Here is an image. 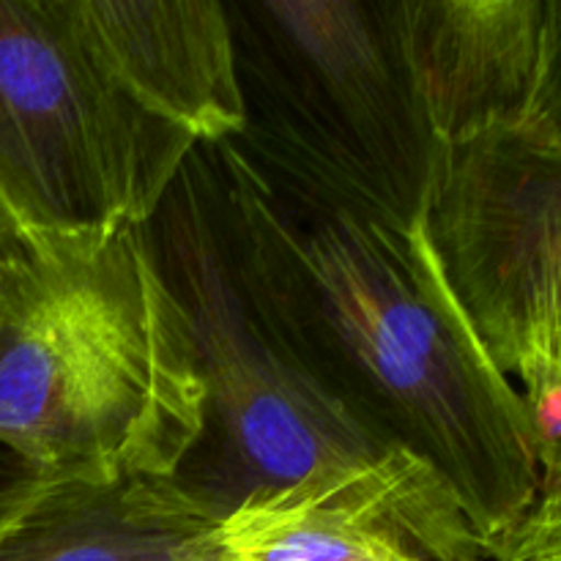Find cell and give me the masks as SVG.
<instances>
[{
	"instance_id": "1",
	"label": "cell",
	"mask_w": 561,
	"mask_h": 561,
	"mask_svg": "<svg viewBox=\"0 0 561 561\" xmlns=\"http://www.w3.org/2000/svg\"><path fill=\"white\" fill-rule=\"evenodd\" d=\"M257 310L370 436L438 477L491 546L542 485L515 383L466 318L425 219H403L241 137L201 146Z\"/></svg>"
},
{
	"instance_id": "2",
	"label": "cell",
	"mask_w": 561,
	"mask_h": 561,
	"mask_svg": "<svg viewBox=\"0 0 561 561\" xmlns=\"http://www.w3.org/2000/svg\"><path fill=\"white\" fill-rule=\"evenodd\" d=\"M142 233L190 323L206 389L203 433L173 477L192 502L225 520L247 502L301 491L373 515L427 561H488L449 488L370 436L268 327L201 146Z\"/></svg>"
},
{
	"instance_id": "3",
	"label": "cell",
	"mask_w": 561,
	"mask_h": 561,
	"mask_svg": "<svg viewBox=\"0 0 561 561\" xmlns=\"http://www.w3.org/2000/svg\"><path fill=\"white\" fill-rule=\"evenodd\" d=\"M206 389L146 233L22 244L0 263V449L33 474L173 480Z\"/></svg>"
},
{
	"instance_id": "4",
	"label": "cell",
	"mask_w": 561,
	"mask_h": 561,
	"mask_svg": "<svg viewBox=\"0 0 561 561\" xmlns=\"http://www.w3.org/2000/svg\"><path fill=\"white\" fill-rule=\"evenodd\" d=\"M244 142L383 211L425 219L447 146L403 49L398 0H230Z\"/></svg>"
},
{
	"instance_id": "5",
	"label": "cell",
	"mask_w": 561,
	"mask_h": 561,
	"mask_svg": "<svg viewBox=\"0 0 561 561\" xmlns=\"http://www.w3.org/2000/svg\"><path fill=\"white\" fill-rule=\"evenodd\" d=\"M195 148L110 75L69 0H0V219L22 244L140 228Z\"/></svg>"
},
{
	"instance_id": "6",
	"label": "cell",
	"mask_w": 561,
	"mask_h": 561,
	"mask_svg": "<svg viewBox=\"0 0 561 561\" xmlns=\"http://www.w3.org/2000/svg\"><path fill=\"white\" fill-rule=\"evenodd\" d=\"M427 233L537 438L561 414V135L524 121L447 148Z\"/></svg>"
},
{
	"instance_id": "7",
	"label": "cell",
	"mask_w": 561,
	"mask_h": 561,
	"mask_svg": "<svg viewBox=\"0 0 561 561\" xmlns=\"http://www.w3.org/2000/svg\"><path fill=\"white\" fill-rule=\"evenodd\" d=\"M0 561H230L222 520L173 480H66L25 471L0 485Z\"/></svg>"
},
{
	"instance_id": "8",
	"label": "cell",
	"mask_w": 561,
	"mask_h": 561,
	"mask_svg": "<svg viewBox=\"0 0 561 561\" xmlns=\"http://www.w3.org/2000/svg\"><path fill=\"white\" fill-rule=\"evenodd\" d=\"M425 113L447 148L531 121L546 0H398Z\"/></svg>"
},
{
	"instance_id": "9",
	"label": "cell",
	"mask_w": 561,
	"mask_h": 561,
	"mask_svg": "<svg viewBox=\"0 0 561 561\" xmlns=\"http://www.w3.org/2000/svg\"><path fill=\"white\" fill-rule=\"evenodd\" d=\"M110 75L197 146L247 126L233 31L222 0H69Z\"/></svg>"
},
{
	"instance_id": "10",
	"label": "cell",
	"mask_w": 561,
	"mask_h": 561,
	"mask_svg": "<svg viewBox=\"0 0 561 561\" xmlns=\"http://www.w3.org/2000/svg\"><path fill=\"white\" fill-rule=\"evenodd\" d=\"M222 542L230 561H427L373 515L301 491L241 504Z\"/></svg>"
},
{
	"instance_id": "11",
	"label": "cell",
	"mask_w": 561,
	"mask_h": 561,
	"mask_svg": "<svg viewBox=\"0 0 561 561\" xmlns=\"http://www.w3.org/2000/svg\"><path fill=\"white\" fill-rule=\"evenodd\" d=\"M488 561H561V474H542L531 507L485 548Z\"/></svg>"
},
{
	"instance_id": "12",
	"label": "cell",
	"mask_w": 561,
	"mask_h": 561,
	"mask_svg": "<svg viewBox=\"0 0 561 561\" xmlns=\"http://www.w3.org/2000/svg\"><path fill=\"white\" fill-rule=\"evenodd\" d=\"M531 121L561 135V0H546V36Z\"/></svg>"
},
{
	"instance_id": "13",
	"label": "cell",
	"mask_w": 561,
	"mask_h": 561,
	"mask_svg": "<svg viewBox=\"0 0 561 561\" xmlns=\"http://www.w3.org/2000/svg\"><path fill=\"white\" fill-rule=\"evenodd\" d=\"M537 455L542 474H561V414L546 431L537 433Z\"/></svg>"
},
{
	"instance_id": "14",
	"label": "cell",
	"mask_w": 561,
	"mask_h": 561,
	"mask_svg": "<svg viewBox=\"0 0 561 561\" xmlns=\"http://www.w3.org/2000/svg\"><path fill=\"white\" fill-rule=\"evenodd\" d=\"M20 250H22V241L16 239L14 230H11L9 225H5L3 219H0V263H3L5 257L16 255V252H20Z\"/></svg>"
}]
</instances>
